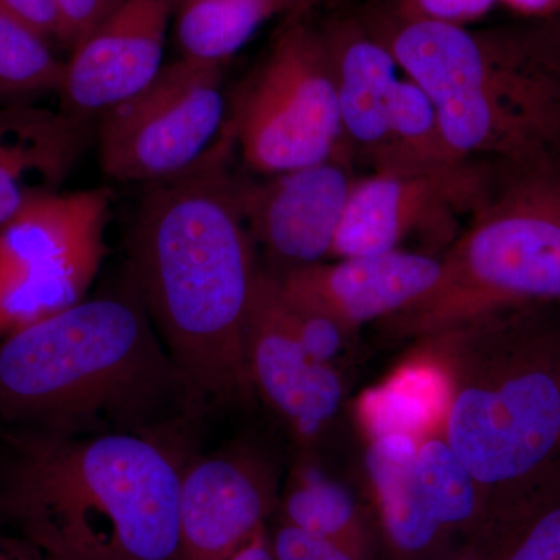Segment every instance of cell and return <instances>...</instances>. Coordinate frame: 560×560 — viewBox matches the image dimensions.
I'll list each match as a JSON object with an SVG mask.
<instances>
[{
	"label": "cell",
	"mask_w": 560,
	"mask_h": 560,
	"mask_svg": "<svg viewBox=\"0 0 560 560\" xmlns=\"http://www.w3.org/2000/svg\"><path fill=\"white\" fill-rule=\"evenodd\" d=\"M282 300L287 319H289L298 340L301 341L302 348L320 363L337 366V361H340L341 357L348 352L350 342L357 334L346 330L345 327L327 316L293 304L283 296V293Z\"/></svg>",
	"instance_id": "obj_26"
},
{
	"label": "cell",
	"mask_w": 560,
	"mask_h": 560,
	"mask_svg": "<svg viewBox=\"0 0 560 560\" xmlns=\"http://www.w3.org/2000/svg\"><path fill=\"white\" fill-rule=\"evenodd\" d=\"M412 345L447 377L442 433L485 493L560 458V307L506 308Z\"/></svg>",
	"instance_id": "obj_4"
},
{
	"label": "cell",
	"mask_w": 560,
	"mask_h": 560,
	"mask_svg": "<svg viewBox=\"0 0 560 560\" xmlns=\"http://www.w3.org/2000/svg\"><path fill=\"white\" fill-rule=\"evenodd\" d=\"M501 2L529 16H550L560 11V0H501Z\"/></svg>",
	"instance_id": "obj_32"
},
{
	"label": "cell",
	"mask_w": 560,
	"mask_h": 560,
	"mask_svg": "<svg viewBox=\"0 0 560 560\" xmlns=\"http://www.w3.org/2000/svg\"><path fill=\"white\" fill-rule=\"evenodd\" d=\"M234 143L226 124L190 171L151 184L130 242L132 285L209 411L256 399L245 334L260 267L226 168Z\"/></svg>",
	"instance_id": "obj_1"
},
{
	"label": "cell",
	"mask_w": 560,
	"mask_h": 560,
	"mask_svg": "<svg viewBox=\"0 0 560 560\" xmlns=\"http://www.w3.org/2000/svg\"><path fill=\"white\" fill-rule=\"evenodd\" d=\"M326 39L345 138L366 151L375 165L388 139L389 102L400 80L399 65L374 33L368 35L345 25Z\"/></svg>",
	"instance_id": "obj_19"
},
{
	"label": "cell",
	"mask_w": 560,
	"mask_h": 560,
	"mask_svg": "<svg viewBox=\"0 0 560 560\" xmlns=\"http://www.w3.org/2000/svg\"><path fill=\"white\" fill-rule=\"evenodd\" d=\"M0 560H50L31 540L0 521Z\"/></svg>",
	"instance_id": "obj_30"
},
{
	"label": "cell",
	"mask_w": 560,
	"mask_h": 560,
	"mask_svg": "<svg viewBox=\"0 0 560 560\" xmlns=\"http://www.w3.org/2000/svg\"><path fill=\"white\" fill-rule=\"evenodd\" d=\"M0 14L21 22L47 40L65 44V24L57 0H0Z\"/></svg>",
	"instance_id": "obj_27"
},
{
	"label": "cell",
	"mask_w": 560,
	"mask_h": 560,
	"mask_svg": "<svg viewBox=\"0 0 560 560\" xmlns=\"http://www.w3.org/2000/svg\"><path fill=\"white\" fill-rule=\"evenodd\" d=\"M121 0H57L62 24L65 44L70 49L88 38L106 18L119 7Z\"/></svg>",
	"instance_id": "obj_28"
},
{
	"label": "cell",
	"mask_w": 560,
	"mask_h": 560,
	"mask_svg": "<svg viewBox=\"0 0 560 560\" xmlns=\"http://www.w3.org/2000/svg\"><path fill=\"white\" fill-rule=\"evenodd\" d=\"M447 560H560V458L486 493L480 523Z\"/></svg>",
	"instance_id": "obj_17"
},
{
	"label": "cell",
	"mask_w": 560,
	"mask_h": 560,
	"mask_svg": "<svg viewBox=\"0 0 560 560\" xmlns=\"http://www.w3.org/2000/svg\"><path fill=\"white\" fill-rule=\"evenodd\" d=\"M416 475L434 521L452 544H463L481 521L486 493L444 433L418 442Z\"/></svg>",
	"instance_id": "obj_23"
},
{
	"label": "cell",
	"mask_w": 560,
	"mask_h": 560,
	"mask_svg": "<svg viewBox=\"0 0 560 560\" xmlns=\"http://www.w3.org/2000/svg\"><path fill=\"white\" fill-rule=\"evenodd\" d=\"M500 167L433 289L381 320L385 337L415 342L506 308L560 307V158Z\"/></svg>",
	"instance_id": "obj_6"
},
{
	"label": "cell",
	"mask_w": 560,
	"mask_h": 560,
	"mask_svg": "<svg viewBox=\"0 0 560 560\" xmlns=\"http://www.w3.org/2000/svg\"><path fill=\"white\" fill-rule=\"evenodd\" d=\"M84 124L62 110L0 108V226L32 201L57 194L84 145Z\"/></svg>",
	"instance_id": "obj_16"
},
{
	"label": "cell",
	"mask_w": 560,
	"mask_h": 560,
	"mask_svg": "<svg viewBox=\"0 0 560 560\" xmlns=\"http://www.w3.org/2000/svg\"><path fill=\"white\" fill-rule=\"evenodd\" d=\"M230 125L261 175L335 160L345 131L326 35L300 21L280 33Z\"/></svg>",
	"instance_id": "obj_7"
},
{
	"label": "cell",
	"mask_w": 560,
	"mask_h": 560,
	"mask_svg": "<svg viewBox=\"0 0 560 560\" xmlns=\"http://www.w3.org/2000/svg\"><path fill=\"white\" fill-rule=\"evenodd\" d=\"M228 560H272L270 541H268V526L260 529L242 550L235 552V555Z\"/></svg>",
	"instance_id": "obj_31"
},
{
	"label": "cell",
	"mask_w": 560,
	"mask_h": 560,
	"mask_svg": "<svg viewBox=\"0 0 560 560\" xmlns=\"http://www.w3.org/2000/svg\"><path fill=\"white\" fill-rule=\"evenodd\" d=\"M355 179L337 161L237 183L238 201L253 235L267 250L275 275L330 259Z\"/></svg>",
	"instance_id": "obj_14"
},
{
	"label": "cell",
	"mask_w": 560,
	"mask_h": 560,
	"mask_svg": "<svg viewBox=\"0 0 560 560\" xmlns=\"http://www.w3.org/2000/svg\"><path fill=\"white\" fill-rule=\"evenodd\" d=\"M460 160L442 132L436 108L410 79L394 88L388 109V139L375 171H423Z\"/></svg>",
	"instance_id": "obj_24"
},
{
	"label": "cell",
	"mask_w": 560,
	"mask_h": 560,
	"mask_svg": "<svg viewBox=\"0 0 560 560\" xmlns=\"http://www.w3.org/2000/svg\"><path fill=\"white\" fill-rule=\"evenodd\" d=\"M555 16V21H551L550 25H545L544 28H540V32L544 33L545 38L550 40L552 47L560 54V11Z\"/></svg>",
	"instance_id": "obj_34"
},
{
	"label": "cell",
	"mask_w": 560,
	"mask_h": 560,
	"mask_svg": "<svg viewBox=\"0 0 560 560\" xmlns=\"http://www.w3.org/2000/svg\"><path fill=\"white\" fill-rule=\"evenodd\" d=\"M275 276L287 300L357 334L363 324L389 318L429 293L440 279L441 259L399 249L323 260Z\"/></svg>",
	"instance_id": "obj_15"
},
{
	"label": "cell",
	"mask_w": 560,
	"mask_h": 560,
	"mask_svg": "<svg viewBox=\"0 0 560 560\" xmlns=\"http://www.w3.org/2000/svg\"><path fill=\"white\" fill-rule=\"evenodd\" d=\"M448 383L441 364L418 345L388 378L364 390L357 419L368 441L405 434L420 441L444 430Z\"/></svg>",
	"instance_id": "obj_20"
},
{
	"label": "cell",
	"mask_w": 560,
	"mask_h": 560,
	"mask_svg": "<svg viewBox=\"0 0 560 560\" xmlns=\"http://www.w3.org/2000/svg\"><path fill=\"white\" fill-rule=\"evenodd\" d=\"M499 0H405L404 13L463 25L485 16Z\"/></svg>",
	"instance_id": "obj_29"
},
{
	"label": "cell",
	"mask_w": 560,
	"mask_h": 560,
	"mask_svg": "<svg viewBox=\"0 0 560 560\" xmlns=\"http://www.w3.org/2000/svg\"><path fill=\"white\" fill-rule=\"evenodd\" d=\"M223 65L183 57L101 117L102 171L121 183L183 175L226 128Z\"/></svg>",
	"instance_id": "obj_9"
},
{
	"label": "cell",
	"mask_w": 560,
	"mask_h": 560,
	"mask_svg": "<svg viewBox=\"0 0 560 560\" xmlns=\"http://www.w3.org/2000/svg\"><path fill=\"white\" fill-rule=\"evenodd\" d=\"M298 0H179L176 36L183 57L230 60L272 14Z\"/></svg>",
	"instance_id": "obj_22"
},
{
	"label": "cell",
	"mask_w": 560,
	"mask_h": 560,
	"mask_svg": "<svg viewBox=\"0 0 560 560\" xmlns=\"http://www.w3.org/2000/svg\"><path fill=\"white\" fill-rule=\"evenodd\" d=\"M65 62L54 54L50 40L0 14V102L32 103L60 91Z\"/></svg>",
	"instance_id": "obj_25"
},
{
	"label": "cell",
	"mask_w": 560,
	"mask_h": 560,
	"mask_svg": "<svg viewBox=\"0 0 560 560\" xmlns=\"http://www.w3.org/2000/svg\"><path fill=\"white\" fill-rule=\"evenodd\" d=\"M280 466L235 441L187 459L179 486V560H228L275 517Z\"/></svg>",
	"instance_id": "obj_11"
},
{
	"label": "cell",
	"mask_w": 560,
	"mask_h": 560,
	"mask_svg": "<svg viewBox=\"0 0 560 560\" xmlns=\"http://www.w3.org/2000/svg\"><path fill=\"white\" fill-rule=\"evenodd\" d=\"M208 412L131 279L0 340L2 431L197 444Z\"/></svg>",
	"instance_id": "obj_2"
},
{
	"label": "cell",
	"mask_w": 560,
	"mask_h": 560,
	"mask_svg": "<svg viewBox=\"0 0 560 560\" xmlns=\"http://www.w3.org/2000/svg\"><path fill=\"white\" fill-rule=\"evenodd\" d=\"M197 444L0 430V521L50 560H179L180 475Z\"/></svg>",
	"instance_id": "obj_3"
},
{
	"label": "cell",
	"mask_w": 560,
	"mask_h": 560,
	"mask_svg": "<svg viewBox=\"0 0 560 560\" xmlns=\"http://www.w3.org/2000/svg\"><path fill=\"white\" fill-rule=\"evenodd\" d=\"M375 36L427 92L460 160L560 158V54L540 31L475 33L404 13Z\"/></svg>",
	"instance_id": "obj_5"
},
{
	"label": "cell",
	"mask_w": 560,
	"mask_h": 560,
	"mask_svg": "<svg viewBox=\"0 0 560 560\" xmlns=\"http://www.w3.org/2000/svg\"><path fill=\"white\" fill-rule=\"evenodd\" d=\"M495 176L485 162L459 161L355 179L330 259L405 249L415 237L444 253L488 198Z\"/></svg>",
	"instance_id": "obj_10"
},
{
	"label": "cell",
	"mask_w": 560,
	"mask_h": 560,
	"mask_svg": "<svg viewBox=\"0 0 560 560\" xmlns=\"http://www.w3.org/2000/svg\"><path fill=\"white\" fill-rule=\"evenodd\" d=\"M275 517L319 539L372 556L371 530L359 503L346 486L319 466L313 451L298 452L280 489Z\"/></svg>",
	"instance_id": "obj_21"
},
{
	"label": "cell",
	"mask_w": 560,
	"mask_h": 560,
	"mask_svg": "<svg viewBox=\"0 0 560 560\" xmlns=\"http://www.w3.org/2000/svg\"><path fill=\"white\" fill-rule=\"evenodd\" d=\"M245 348L256 397L285 425L300 451L315 452L341 410L345 382L337 366L320 363L302 348L287 319L278 278L261 268L246 320Z\"/></svg>",
	"instance_id": "obj_12"
},
{
	"label": "cell",
	"mask_w": 560,
	"mask_h": 560,
	"mask_svg": "<svg viewBox=\"0 0 560 560\" xmlns=\"http://www.w3.org/2000/svg\"><path fill=\"white\" fill-rule=\"evenodd\" d=\"M315 560H372V556L364 555V552L350 548L348 545L320 539L318 555H316Z\"/></svg>",
	"instance_id": "obj_33"
},
{
	"label": "cell",
	"mask_w": 560,
	"mask_h": 560,
	"mask_svg": "<svg viewBox=\"0 0 560 560\" xmlns=\"http://www.w3.org/2000/svg\"><path fill=\"white\" fill-rule=\"evenodd\" d=\"M368 442V478L383 539L393 558H451L453 544L431 515L416 475L418 441L405 434H386Z\"/></svg>",
	"instance_id": "obj_18"
},
{
	"label": "cell",
	"mask_w": 560,
	"mask_h": 560,
	"mask_svg": "<svg viewBox=\"0 0 560 560\" xmlns=\"http://www.w3.org/2000/svg\"><path fill=\"white\" fill-rule=\"evenodd\" d=\"M179 0H121L73 47L60 86L62 113L86 124L149 86L161 72Z\"/></svg>",
	"instance_id": "obj_13"
},
{
	"label": "cell",
	"mask_w": 560,
	"mask_h": 560,
	"mask_svg": "<svg viewBox=\"0 0 560 560\" xmlns=\"http://www.w3.org/2000/svg\"><path fill=\"white\" fill-rule=\"evenodd\" d=\"M110 191L46 195L0 226V340L86 298L105 259Z\"/></svg>",
	"instance_id": "obj_8"
}]
</instances>
